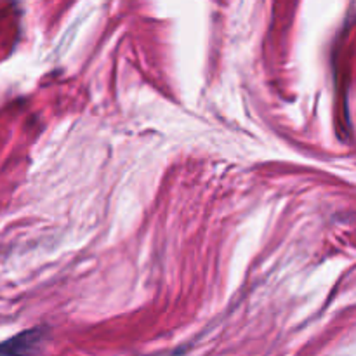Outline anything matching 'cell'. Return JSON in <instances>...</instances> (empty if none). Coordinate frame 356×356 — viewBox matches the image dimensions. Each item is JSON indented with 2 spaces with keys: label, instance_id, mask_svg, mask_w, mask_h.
I'll list each match as a JSON object with an SVG mask.
<instances>
[{
  "label": "cell",
  "instance_id": "1",
  "mask_svg": "<svg viewBox=\"0 0 356 356\" xmlns=\"http://www.w3.org/2000/svg\"><path fill=\"white\" fill-rule=\"evenodd\" d=\"M45 341L44 329H31L0 344V356H35Z\"/></svg>",
  "mask_w": 356,
  "mask_h": 356
}]
</instances>
